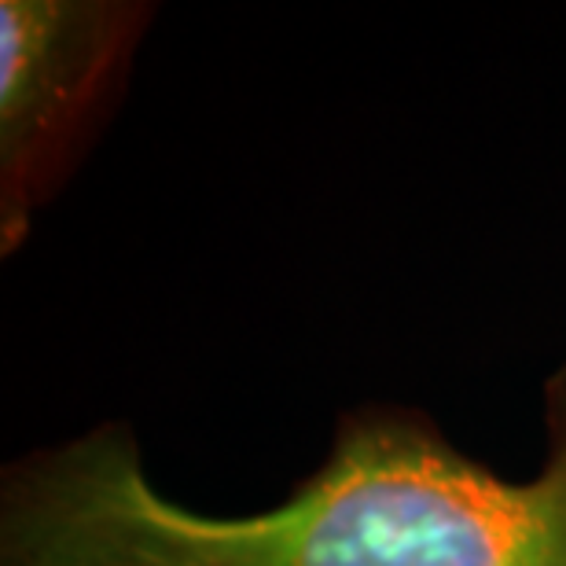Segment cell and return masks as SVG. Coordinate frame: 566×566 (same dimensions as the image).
I'll return each instance as SVG.
<instances>
[{
  "label": "cell",
  "mask_w": 566,
  "mask_h": 566,
  "mask_svg": "<svg viewBox=\"0 0 566 566\" xmlns=\"http://www.w3.org/2000/svg\"><path fill=\"white\" fill-rule=\"evenodd\" d=\"M534 479L468 457L420 409L357 405L287 501L207 515L147 479L104 423L0 474V566H566V365Z\"/></svg>",
  "instance_id": "1"
},
{
  "label": "cell",
  "mask_w": 566,
  "mask_h": 566,
  "mask_svg": "<svg viewBox=\"0 0 566 566\" xmlns=\"http://www.w3.org/2000/svg\"><path fill=\"white\" fill-rule=\"evenodd\" d=\"M155 4H0V254H15L104 129Z\"/></svg>",
  "instance_id": "2"
}]
</instances>
